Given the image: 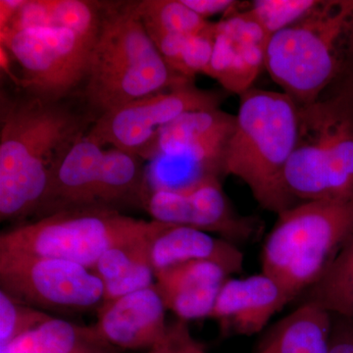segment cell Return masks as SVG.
I'll use <instances>...</instances> for the list:
<instances>
[{"mask_svg": "<svg viewBox=\"0 0 353 353\" xmlns=\"http://www.w3.org/2000/svg\"><path fill=\"white\" fill-rule=\"evenodd\" d=\"M0 103V219L41 211L58 165L97 119L67 102L27 92Z\"/></svg>", "mask_w": 353, "mask_h": 353, "instance_id": "1", "label": "cell"}, {"mask_svg": "<svg viewBox=\"0 0 353 353\" xmlns=\"http://www.w3.org/2000/svg\"><path fill=\"white\" fill-rule=\"evenodd\" d=\"M194 80L166 64L136 9V1L103 2L83 97L97 117L148 95Z\"/></svg>", "mask_w": 353, "mask_h": 353, "instance_id": "2", "label": "cell"}, {"mask_svg": "<svg viewBox=\"0 0 353 353\" xmlns=\"http://www.w3.org/2000/svg\"><path fill=\"white\" fill-rule=\"evenodd\" d=\"M234 116L224 176L240 179L262 208L280 214L294 206L285 174L296 145L299 105L282 90L250 88L240 95Z\"/></svg>", "mask_w": 353, "mask_h": 353, "instance_id": "3", "label": "cell"}, {"mask_svg": "<svg viewBox=\"0 0 353 353\" xmlns=\"http://www.w3.org/2000/svg\"><path fill=\"white\" fill-rule=\"evenodd\" d=\"M353 62V0H318L272 37L265 68L299 106L319 101Z\"/></svg>", "mask_w": 353, "mask_h": 353, "instance_id": "4", "label": "cell"}, {"mask_svg": "<svg viewBox=\"0 0 353 353\" xmlns=\"http://www.w3.org/2000/svg\"><path fill=\"white\" fill-rule=\"evenodd\" d=\"M353 234V196L296 204L278 214L265 239L262 272L292 301L315 284Z\"/></svg>", "mask_w": 353, "mask_h": 353, "instance_id": "5", "label": "cell"}, {"mask_svg": "<svg viewBox=\"0 0 353 353\" xmlns=\"http://www.w3.org/2000/svg\"><path fill=\"white\" fill-rule=\"evenodd\" d=\"M168 225L105 206L68 209L3 232L0 252L69 260L92 270L109 248L154 238Z\"/></svg>", "mask_w": 353, "mask_h": 353, "instance_id": "6", "label": "cell"}, {"mask_svg": "<svg viewBox=\"0 0 353 353\" xmlns=\"http://www.w3.org/2000/svg\"><path fill=\"white\" fill-rule=\"evenodd\" d=\"M353 181V121L334 97L299 106L296 145L285 174L294 205L339 199Z\"/></svg>", "mask_w": 353, "mask_h": 353, "instance_id": "7", "label": "cell"}, {"mask_svg": "<svg viewBox=\"0 0 353 353\" xmlns=\"http://www.w3.org/2000/svg\"><path fill=\"white\" fill-rule=\"evenodd\" d=\"M95 41L65 28L0 30V44L21 69L26 92L60 101L85 82Z\"/></svg>", "mask_w": 353, "mask_h": 353, "instance_id": "8", "label": "cell"}, {"mask_svg": "<svg viewBox=\"0 0 353 353\" xmlns=\"http://www.w3.org/2000/svg\"><path fill=\"white\" fill-rule=\"evenodd\" d=\"M1 290L25 305L82 311L104 299V287L92 269L69 260L0 252Z\"/></svg>", "mask_w": 353, "mask_h": 353, "instance_id": "9", "label": "cell"}, {"mask_svg": "<svg viewBox=\"0 0 353 353\" xmlns=\"http://www.w3.org/2000/svg\"><path fill=\"white\" fill-rule=\"evenodd\" d=\"M223 101L222 92L201 90L194 82L188 83L102 114L87 137L102 148L111 145L141 158L162 128L185 113L220 109Z\"/></svg>", "mask_w": 353, "mask_h": 353, "instance_id": "10", "label": "cell"}, {"mask_svg": "<svg viewBox=\"0 0 353 353\" xmlns=\"http://www.w3.org/2000/svg\"><path fill=\"white\" fill-rule=\"evenodd\" d=\"M141 202L152 220L217 234L236 245L254 240L262 232L256 218L234 210L218 176L185 189L154 190L141 197Z\"/></svg>", "mask_w": 353, "mask_h": 353, "instance_id": "11", "label": "cell"}, {"mask_svg": "<svg viewBox=\"0 0 353 353\" xmlns=\"http://www.w3.org/2000/svg\"><path fill=\"white\" fill-rule=\"evenodd\" d=\"M166 310L153 285L105 301L92 327L108 347L150 350L166 345L173 336V328H168L165 320Z\"/></svg>", "mask_w": 353, "mask_h": 353, "instance_id": "12", "label": "cell"}, {"mask_svg": "<svg viewBox=\"0 0 353 353\" xmlns=\"http://www.w3.org/2000/svg\"><path fill=\"white\" fill-rule=\"evenodd\" d=\"M270 39L245 10L223 18L216 23L214 50L205 75L227 92L243 94L265 67Z\"/></svg>", "mask_w": 353, "mask_h": 353, "instance_id": "13", "label": "cell"}, {"mask_svg": "<svg viewBox=\"0 0 353 353\" xmlns=\"http://www.w3.org/2000/svg\"><path fill=\"white\" fill-rule=\"evenodd\" d=\"M290 301L284 288L263 272L245 278L230 277L221 287L209 318L219 324L224 336H250L261 333Z\"/></svg>", "mask_w": 353, "mask_h": 353, "instance_id": "14", "label": "cell"}, {"mask_svg": "<svg viewBox=\"0 0 353 353\" xmlns=\"http://www.w3.org/2000/svg\"><path fill=\"white\" fill-rule=\"evenodd\" d=\"M230 276L214 262L190 261L155 272L154 285L166 308L187 322L210 317Z\"/></svg>", "mask_w": 353, "mask_h": 353, "instance_id": "15", "label": "cell"}, {"mask_svg": "<svg viewBox=\"0 0 353 353\" xmlns=\"http://www.w3.org/2000/svg\"><path fill=\"white\" fill-rule=\"evenodd\" d=\"M234 122L236 116L221 109L183 114L158 131L141 158L148 161L161 154H204L225 158Z\"/></svg>", "mask_w": 353, "mask_h": 353, "instance_id": "16", "label": "cell"}, {"mask_svg": "<svg viewBox=\"0 0 353 353\" xmlns=\"http://www.w3.org/2000/svg\"><path fill=\"white\" fill-rule=\"evenodd\" d=\"M103 154V148L88 138L87 134L70 148L53 176L41 209L43 216L68 209L97 206L95 190Z\"/></svg>", "mask_w": 353, "mask_h": 353, "instance_id": "17", "label": "cell"}, {"mask_svg": "<svg viewBox=\"0 0 353 353\" xmlns=\"http://www.w3.org/2000/svg\"><path fill=\"white\" fill-rule=\"evenodd\" d=\"M150 259L155 272L190 261H210L231 275L243 271L245 256L238 245L194 228L170 225L153 241Z\"/></svg>", "mask_w": 353, "mask_h": 353, "instance_id": "18", "label": "cell"}, {"mask_svg": "<svg viewBox=\"0 0 353 353\" xmlns=\"http://www.w3.org/2000/svg\"><path fill=\"white\" fill-rule=\"evenodd\" d=\"M157 236L114 246L101 255L92 271L103 284V301H113L155 284L150 250Z\"/></svg>", "mask_w": 353, "mask_h": 353, "instance_id": "19", "label": "cell"}, {"mask_svg": "<svg viewBox=\"0 0 353 353\" xmlns=\"http://www.w3.org/2000/svg\"><path fill=\"white\" fill-rule=\"evenodd\" d=\"M332 315L307 303L268 330L255 353H328Z\"/></svg>", "mask_w": 353, "mask_h": 353, "instance_id": "20", "label": "cell"}, {"mask_svg": "<svg viewBox=\"0 0 353 353\" xmlns=\"http://www.w3.org/2000/svg\"><path fill=\"white\" fill-rule=\"evenodd\" d=\"M102 4L85 0H25L4 29L65 28L95 41L101 27Z\"/></svg>", "mask_w": 353, "mask_h": 353, "instance_id": "21", "label": "cell"}, {"mask_svg": "<svg viewBox=\"0 0 353 353\" xmlns=\"http://www.w3.org/2000/svg\"><path fill=\"white\" fill-rule=\"evenodd\" d=\"M92 348L112 350L99 338L94 327L77 326L50 317L1 350L2 353H79Z\"/></svg>", "mask_w": 353, "mask_h": 353, "instance_id": "22", "label": "cell"}, {"mask_svg": "<svg viewBox=\"0 0 353 353\" xmlns=\"http://www.w3.org/2000/svg\"><path fill=\"white\" fill-rule=\"evenodd\" d=\"M301 296V303L353 321V234L319 280Z\"/></svg>", "mask_w": 353, "mask_h": 353, "instance_id": "23", "label": "cell"}, {"mask_svg": "<svg viewBox=\"0 0 353 353\" xmlns=\"http://www.w3.org/2000/svg\"><path fill=\"white\" fill-rule=\"evenodd\" d=\"M143 160L137 154L117 148L104 150L101 176L95 190L99 206L111 208L115 202L139 197L143 192Z\"/></svg>", "mask_w": 353, "mask_h": 353, "instance_id": "24", "label": "cell"}, {"mask_svg": "<svg viewBox=\"0 0 353 353\" xmlns=\"http://www.w3.org/2000/svg\"><path fill=\"white\" fill-rule=\"evenodd\" d=\"M136 9L145 27L183 37L201 34L213 25L185 6L183 0H143L136 1Z\"/></svg>", "mask_w": 353, "mask_h": 353, "instance_id": "25", "label": "cell"}, {"mask_svg": "<svg viewBox=\"0 0 353 353\" xmlns=\"http://www.w3.org/2000/svg\"><path fill=\"white\" fill-rule=\"evenodd\" d=\"M318 0H254L245 11L272 39L307 14Z\"/></svg>", "mask_w": 353, "mask_h": 353, "instance_id": "26", "label": "cell"}, {"mask_svg": "<svg viewBox=\"0 0 353 353\" xmlns=\"http://www.w3.org/2000/svg\"><path fill=\"white\" fill-rule=\"evenodd\" d=\"M50 315L43 310L25 305L0 290V345L6 347L21 334L31 331Z\"/></svg>", "mask_w": 353, "mask_h": 353, "instance_id": "27", "label": "cell"}, {"mask_svg": "<svg viewBox=\"0 0 353 353\" xmlns=\"http://www.w3.org/2000/svg\"><path fill=\"white\" fill-rule=\"evenodd\" d=\"M216 23L201 34L185 39L181 59L180 74L194 80L197 74H206L214 50Z\"/></svg>", "mask_w": 353, "mask_h": 353, "instance_id": "28", "label": "cell"}, {"mask_svg": "<svg viewBox=\"0 0 353 353\" xmlns=\"http://www.w3.org/2000/svg\"><path fill=\"white\" fill-rule=\"evenodd\" d=\"M185 6L199 14L201 17L208 20L215 15H223L225 17L233 15L243 10L248 2L234 1V0H183Z\"/></svg>", "mask_w": 353, "mask_h": 353, "instance_id": "29", "label": "cell"}, {"mask_svg": "<svg viewBox=\"0 0 353 353\" xmlns=\"http://www.w3.org/2000/svg\"><path fill=\"white\" fill-rule=\"evenodd\" d=\"M328 353H353V321L332 315Z\"/></svg>", "mask_w": 353, "mask_h": 353, "instance_id": "30", "label": "cell"}, {"mask_svg": "<svg viewBox=\"0 0 353 353\" xmlns=\"http://www.w3.org/2000/svg\"><path fill=\"white\" fill-rule=\"evenodd\" d=\"M174 353H205L201 343H197L190 336L185 322L178 324L176 347Z\"/></svg>", "mask_w": 353, "mask_h": 353, "instance_id": "31", "label": "cell"}, {"mask_svg": "<svg viewBox=\"0 0 353 353\" xmlns=\"http://www.w3.org/2000/svg\"><path fill=\"white\" fill-rule=\"evenodd\" d=\"M338 83V90L334 94L343 102L353 116V62Z\"/></svg>", "mask_w": 353, "mask_h": 353, "instance_id": "32", "label": "cell"}, {"mask_svg": "<svg viewBox=\"0 0 353 353\" xmlns=\"http://www.w3.org/2000/svg\"><path fill=\"white\" fill-rule=\"evenodd\" d=\"M25 0H1L0 1V30L8 26Z\"/></svg>", "mask_w": 353, "mask_h": 353, "instance_id": "33", "label": "cell"}, {"mask_svg": "<svg viewBox=\"0 0 353 353\" xmlns=\"http://www.w3.org/2000/svg\"><path fill=\"white\" fill-rule=\"evenodd\" d=\"M176 333H178V325L173 327V336H172L171 341L166 345L162 347L152 348V350H148L145 353H174L176 347Z\"/></svg>", "mask_w": 353, "mask_h": 353, "instance_id": "34", "label": "cell"}, {"mask_svg": "<svg viewBox=\"0 0 353 353\" xmlns=\"http://www.w3.org/2000/svg\"><path fill=\"white\" fill-rule=\"evenodd\" d=\"M79 353H112L111 350H105V348H92V350H83Z\"/></svg>", "mask_w": 353, "mask_h": 353, "instance_id": "35", "label": "cell"}]
</instances>
